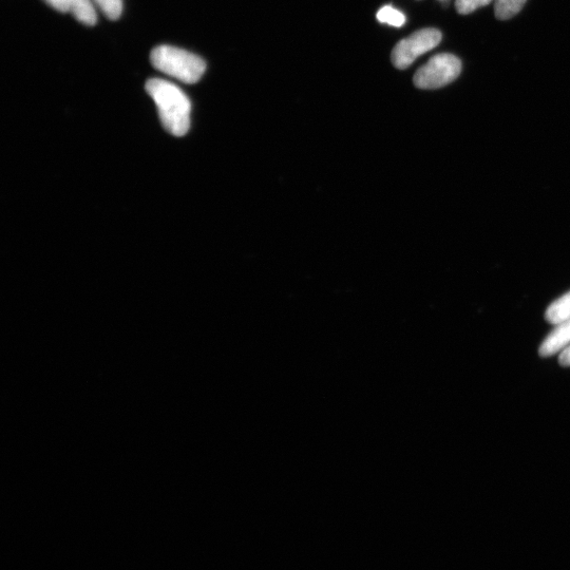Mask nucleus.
<instances>
[{
    "instance_id": "obj_5",
    "label": "nucleus",
    "mask_w": 570,
    "mask_h": 570,
    "mask_svg": "<svg viewBox=\"0 0 570 570\" xmlns=\"http://www.w3.org/2000/svg\"><path fill=\"white\" fill-rule=\"evenodd\" d=\"M570 346V320L560 323L556 329L551 332L540 347V355L542 357L554 356L559 352H563Z\"/></svg>"
},
{
    "instance_id": "obj_4",
    "label": "nucleus",
    "mask_w": 570,
    "mask_h": 570,
    "mask_svg": "<svg viewBox=\"0 0 570 570\" xmlns=\"http://www.w3.org/2000/svg\"><path fill=\"white\" fill-rule=\"evenodd\" d=\"M442 33L437 29H423L399 42L392 51L391 60L397 69L409 68L421 55L439 46Z\"/></svg>"
},
{
    "instance_id": "obj_6",
    "label": "nucleus",
    "mask_w": 570,
    "mask_h": 570,
    "mask_svg": "<svg viewBox=\"0 0 570 570\" xmlns=\"http://www.w3.org/2000/svg\"><path fill=\"white\" fill-rule=\"evenodd\" d=\"M69 12L76 21L92 27L98 23V14L92 0H67Z\"/></svg>"
},
{
    "instance_id": "obj_3",
    "label": "nucleus",
    "mask_w": 570,
    "mask_h": 570,
    "mask_svg": "<svg viewBox=\"0 0 570 570\" xmlns=\"http://www.w3.org/2000/svg\"><path fill=\"white\" fill-rule=\"evenodd\" d=\"M461 71L462 63L459 57L448 53L437 54L417 70L413 82L420 89H439L458 79Z\"/></svg>"
},
{
    "instance_id": "obj_2",
    "label": "nucleus",
    "mask_w": 570,
    "mask_h": 570,
    "mask_svg": "<svg viewBox=\"0 0 570 570\" xmlns=\"http://www.w3.org/2000/svg\"><path fill=\"white\" fill-rule=\"evenodd\" d=\"M150 62L158 71L189 85L198 83L206 70L200 56L167 45L152 50Z\"/></svg>"
},
{
    "instance_id": "obj_9",
    "label": "nucleus",
    "mask_w": 570,
    "mask_h": 570,
    "mask_svg": "<svg viewBox=\"0 0 570 570\" xmlns=\"http://www.w3.org/2000/svg\"><path fill=\"white\" fill-rule=\"evenodd\" d=\"M377 21L393 27H402L406 23V16L391 6H386L377 12Z\"/></svg>"
},
{
    "instance_id": "obj_11",
    "label": "nucleus",
    "mask_w": 570,
    "mask_h": 570,
    "mask_svg": "<svg viewBox=\"0 0 570 570\" xmlns=\"http://www.w3.org/2000/svg\"><path fill=\"white\" fill-rule=\"evenodd\" d=\"M492 0H456V10L462 15H467L479 8L488 6Z\"/></svg>"
},
{
    "instance_id": "obj_12",
    "label": "nucleus",
    "mask_w": 570,
    "mask_h": 570,
    "mask_svg": "<svg viewBox=\"0 0 570 570\" xmlns=\"http://www.w3.org/2000/svg\"><path fill=\"white\" fill-rule=\"evenodd\" d=\"M51 8L61 13L69 12L67 0H44Z\"/></svg>"
},
{
    "instance_id": "obj_13",
    "label": "nucleus",
    "mask_w": 570,
    "mask_h": 570,
    "mask_svg": "<svg viewBox=\"0 0 570 570\" xmlns=\"http://www.w3.org/2000/svg\"><path fill=\"white\" fill-rule=\"evenodd\" d=\"M559 363L563 367H570V346L561 352Z\"/></svg>"
},
{
    "instance_id": "obj_8",
    "label": "nucleus",
    "mask_w": 570,
    "mask_h": 570,
    "mask_svg": "<svg viewBox=\"0 0 570 570\" xmlns=\"http://www.w3.org/2000/svg\"><path fill=\"white\" fill-rule=\"evenodd\" d=\"M526 2L527 0H496L494 12L500 21H507V19L517 15Z\"/></svg>"
},
{
    "instance_id": "obj_10",
    "label": "nucleus",
    "mask_w": 570,
    "mask_h": 570,
    "mask_svg": "<svg viewBox=\"0 0 570 570\" xmlns=\"http://www.w3.org/2000/svg\"><path fill=\"white\" fill-rule=\"evenodd\" d=\"M92 2L110 21H117L123 13V0H92Z\"/></svg>"
},
{
    "instance_id": "obj_1",
    "label": "nucleus",
    "mask_w": 570,
    "mask_h": 570,
    "mask_svg": "<svg viewBox=\"0 0 570 570\" xmlns=\"http://www.w3.org/2000/svg\"><path fill=\"white\" fill-rule=\"evenodd\" d=\"M146 91L157 105L163 127L175 137H183L190 128L192 103L175 84L162 79H150Z\"/></svg>"
},
{
    "instance_id": "obj_7",
    "label": "nucleus",
    "mask_w": 570,
    "mask_h": 570,
    "mask_svg": "<svg viewBox=\"0 0 570 570\" xmlns=\"http://www.w3.org/2000/svg\"><path fill=\"white\" fill-rule=\"evenodd\" d=\"M545 318L551 325L555 326L570 320V292L550 304L545 313Z\"/></svg>"
},
{
    "instance_id": "obj_14",
    "label": "nucleus",
    "mask_w": 570,
    "mask_h": 570,
    "mask_svg": "<svg viewBox=\"0 0 570 570\" xmlns=\"http://www.w3.org/2000/svg\"><path fill=\"white\" fill-rule=\"evenodd\" d=\"M440 3L447 5L449 4L450 0H439Z\"/></svg>"
}]
</instances>
